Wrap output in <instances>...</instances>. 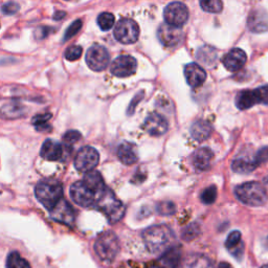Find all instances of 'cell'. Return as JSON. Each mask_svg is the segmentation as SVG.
<instances>
[{
    "instance_id": "1",
    "label": "cell",
    "mask_w": 268,
    "mask_h": 268,
    "mask_svg": "<svg viewBox=\"0 0 268 268\" xmlns=\"http://www.w3.org/2000/svg\"><path fill=\"white\" fill-rule=\"evenodd\" d=\"M107 189L103 177L97 171L86 173L82 180L70 186V197L82 208L95 207L96 201Z\"/></svg>"
},
{
    "instance_id": "2",
    "label": "cell",
    "mask_w": 268,
    "mask_h": 268,
    "mask_svg": "<svg viewBox=\"0 0 268 268\" xmlns=\"http://www.w3.org/2000/svg\"><path fill=\"white\" fill-rule=\"evenodd\" d=\"M145 245L152 254H165L172 248L174 233L167 225H154L147 228L142 233Z\"/></svg>"
},
{
    "instance_id": "3",
    "label": "cell",
    "mask_w": 268,
    "mask_h": 268,
    "mask_svg": "<svg viewBox=\"0 0 268 268\" xmlns=\"http://www.w3.org/2000/svg\"><path fill=\"white\" fill-rule=\"evenodd\" d=\"M35 194L43 207L50 212L63 198V187L55 179H45L36 185Z\"/></svg>"
},
{
    "instance_id": "4",
    "label": "cell",
    "mask_w": 268,
    "mask_h": 268,
    "mask_svg": "<svg viewBox=\"0 0 268 268\" xmlns=\"http://www.w3.org/2000/svg\"><path fill=\"white\" fill-rule=\"evenodd\" d=\"M238 199L249 207H261L268 199L267 191L263 184L256 181H249L241 184L235 190Z\"/></svg>"
},
{
    "instance_id": "5",
    "label": "cell",
    "mask_w": 268,
    "mask_h": 268,
    "mask_svg": "<svg viewBox=\"0 0 268 268\" xmlns=\"http://www.w3.org/2000/svg\"><path fill=\"white\" fill-rule=\"evenodd\" d=\"M94 208L104 213L110 223H117L125 215V205L115 197L113 192L108 187L96 201Z\"/></svg>"
},
{
    "instance_id": "6",
    "label": "cell",
    "mask_w": 268,
    "mask_h": 268,
    "mask_svg": "<svg viewBox=\"0 0 268 268\" xmlns=\"http://www.w3.org/2000/svg\"><path fill=\"white\" fill-rule=\"evenodd\" d=\"M94 252L104 263H111L120 252V241L112 231L101 234L94 243Z\"/></svg>"
},
{
    "instance_id": "7",
    "label": "cell",
    "mask_w": 268,
    "mask_h": 268,
    "mask_svg": "<svg viewBox=\"0 0 268 268\" xmlns=\"http://www.w3.org/2000/svg\"><path fill=\"white\" fill-rule=\"evenodd\" d=\"M114 38L123 44H133L138 40V24L130 18H123L114 28Z\"/></svg>"
},
{
    "instance_id": "8",
    "label": "cell",
    "mask_w": 268,
    "mask_h": 268,
    "mask_svg": "<svg viewBox=\"0 0 268 268\" xmlns=\"http://www.w3.org/2000/svg\"><path fill=\"white\" fill-rule=\"evenodd\" d=\"M73 152V149L65 146L63 142L52 139H46L41 147V156L51 162H64L67 160Z\"/></svg>"
},
{
    "instance_id": "9",
    "label": "cell",
    "mask_w": 268,
    "mask_h": 268,
    "mask_svg": "<svg viewBox=\"0 0 268 268\" xmlns=\"http://www.w3.org/2000/svg\"><path fill=\"white\" fill-rule=\"evenodd\" d=\"M110 61L109 52L103 45L93 44L86 52V63L93 71H102L107 68Z\"/></svg>"
},
{
    "instance_id": "10",
    "label": "cell",
    "mask_w": 268,
    "mask_h": 268,
    "mask_svg": "<svg viewBox=\"0 0 268 268\" xmlns=\"http://www.w3.org/2000/svg\"><path fill=\"white\" fill-rule=\"evenodd\" d=\"M100 154L92 147H84L80 150L75 158V167L80 172L88 173L99 165Z\"/></svg>"
},
{
    "instance_id": "11",
    "label": "cell",
    "mask_w": 268,
    "mask_h": 268,
    "mask_svg": "<svg viewBox=\"0 0 268 268\" xmlns=\"http://www.w3.org/2000/svg\"><path fill=\"white\" fill-rule=\"evenodd\" d=\"M164 17L167 24H170L172 26H176V28H180L189 18V10L184 3L175 1L169 3L165 11H164Z\"/></svg>"
},
{
    "instance_id": "12",
    "label": "cell",
    "mask_w": 268,
    "mask_h": 268,
    "mask_svg": "<svg viewBox=\"0 0 268 268\" xmlns=\"http://www.w3.org/2000/svg\"><path fill=\"white\" fill-rule=\"evenodd\" d=\"M136 60L131 56H120L115 59L110 67L111 74L119 78L132 76L136 71Z\"/></svg>"
},
{
    "instance_id": "13",
    "label": "cell",
    "mask_w": 268,
    "mask_h": 268,
    "mask_svg": "<svg viewBox=\"0 0 268 268\" xmlns=\"http://www.w3.org/2000/svg\"><path fill=\"white\" fill-rule=\"evenodd\" d=\"M182 31L180 28H176L170 24L164 23L158 28L157 37L163 45L167 47H174L180 43L182 39Z\"/></svg>"
},
{
    "instance_id": "14",
    "label": "cell",
    "mask_w": 268,
    "mask_h": 268,
    "mask_svg": "<svg viewBox=\"0 0 268 268\" xmlns=\"http://www.w3.org/2000/svg\"><path fill=\"white\" fill-rule=\"evenodd\" d=\"M49 213L53 220L64 223L66 225H73L76 220V213L73 207L64 198H62Z\"/></svg>"
},
{
    "instance_id": "15",
    "label": "cell",
    "mask_w": 268,
    "mask_h": 268,
    "mask_svg": "<svg viewBox=\"0 0 268 268\" xmlns=\"http://www.w3.org/2000/svg\"><path fill=\"white\" fill-rule=\"evenodd\" d=\"M247 28L256 34L268 31V13L264 8H254L247 19Z\"/></svg>"
},
{
    "instance_id": "16",
    "label": "cell",
    "mask_w": 268,
    "mask_h": 268,
    "mask_svg": "<svg viewBox=\"0 0 268 268\" xmlns=\"http://www.w3.org/2000/svg\"><path fill=\"white\" fill-rule=\"evenodd\" d=\"M144 128L150 135L162 136L168 131L169 124L163 115L153 112L148 115L144 124Z\"/></svg>"
},
{
    "instance_id": "17",
    "label": "cell",
    "mask_w": 268,
    "mask_h": 268,
    "mask_svg": "<svg viewBox=\"0 0 268 268\" xmlns=\"http://www.w3.org/2000/svg\"><path fill=\"white\" fill-rule=\"evenodd\" d=\"M247 61V56L244 50L240 48H234L228 51L223 57L222 63L224 67L229 71H238L242 68Z\"/></svg>"
},
{
    "instance_id": "18",
    "label": "cell",
    "mask_w": 268,
    "mask_h": 268,
    "mask_svg": "<svg viewBox=\"0 0 268 268\" xmlns=\"http://www.w3.org/2000/svg\"><path fill=\"white\" fill-rule=\"evenodd\" d=\"M184 77L191 87H199L207 80V73L198 64L190 63L184 67Z\"/></svg>"
},
{
    "instance_id": "19",
    "label": "cell",
    "mask_w": 268,
    "mask_h": 268,
    "mask_svg": "<svg viewBox=\"0 0 268 268\" xmlns=\"http://www.w3.org/2000/svg\"><path fill=\"white\" fill-rule=\"evenodd\" d=\"M178 268H214V265L207 256L193 254L186 256L179 263Z\"/></svg>"
},
{
    "instance_id": "20",
    "label": "cell",
    "mask_w": 268,
    "mask_h": 268,
    "mask_svg": "<svg viewBox=\"0 0 268 268\" xmlns=\"http://www.w3.org/2000/svg\"><path fill=\"white\" fill-rule=\"evenodd\" d=\"M180 253L178 248H171L164 254L157 262L150 265L148 268H175L179 262Z\"/></svg>"
},
{
    "instance_id": "21",
    "label": "cell",
    "mask_w": 268,
    "mask_h": 268,
    "mask_svg": "<svg viewBox=\"0 0 268 268\" xmlns=\"http://www.w3.org/2000/svg\"><path fill=\"white\" fill-rule=\"evenodd\" d=\"M118 157L122 162V164L126 166H132L138 160V155L136 153L135 146L129 144V142H124L118 150Z\"/></svg>"
},
{
    "instance_id": "22",
    "label": "cell",
    "mask_w": 268,
    "mask_h": 268,
    "mask_svg": "<svg viewBox=\"0 0 268 268\" xmlns=\"http://www.w3.org/2000/svg\"><path fill=\"white\" fill-rule=\"evenodd\" d=\"M214 159V153L210 148H201L195 152L193 155V164L198 170H207L211 167Z\"/></svg>"
},
{
    "instance_id": "23",
    "label": "cell",
    "mask_w": 268,
    "mask_h": 268,
    "mask_svg": "<svg viewBox=\"0 0 268 268\" xmlns=\"http://www.w3.org/2000/svg\"><path fill=\"white\" fill-rule=\"evenodd\" d=\"M213 131L212 125L204 120H199L193 124L191 127V134L194 139L198 141H203L208 139Z\"/></svg>"
},
{
    "instance_id": "24",
    "label": "cell",
    "mask_w": 268,
    "mask_h": 268,
    "mask_svg": "<svg viewBox=\"0 0 268 268\" xmlns=\"http://www.w3.org/2000/svg\"><path fill=\"white\" fill-rule=\"evenodd\" d=\"M256 104H258V100L255 90H243L236 96V105L241 110L252 108Z\"/></svg>"
},
{
    "instance_id": "25",
    "label": "cell",
    "mask_w": 268,
    "mask_h": 268,
    "mask_svg": "<svg viewBox=\"0 0 268 268\" xmlns=\"http://www.w3.org/2000/svg\"><path fill=\"white\" fill-rule=\"evenodd\" d=\"M258 166L256 165L255 160H251L248 158H237L231 164V169L236 173L240 174H247L253 172Z\"/></svg>"
},
{
    "instance_id": "26",
    "label": "cell",
    "mask_w": 268,
    "mask_h": 268,
    "mask_svg": "<svg viewBox=\"0 0 268 268\" xmlns=\"http://www.w3.org/2000/svg\"><path fill=\"white\" fill-rule=\"evenodd\" d=\"M0 112L5 119H18L25 113V108L18 103H11L5 104Z\"/></svg>"
},
{
    "instance_id": "27",
    "label": "cell",
    "mask_w": 268,
    "mask_h": 268,
    "mask_svg": "<svg viewBox=\"0 0 268 268\" xmlns=\"http://www.w3.org/2000/svg\"><path fill=\"white\" fill-rule=\"evenodd\" d=\"M6 268H32L30 263L19 253L12 252L6 259Z\"/></svg>"
},
{
    "instance_id": "28",
    "label": "cell",
    "mask_w": 268,
    "mask_h": 268,
    "mask_svg": "<svg viewBox=\"0 0 268 268\" xmlns=\"http://www.w3.org/2000/svg\"><path fill=\"white\" fill-rule=\"evenodd\" d=\"M197 57H198V60L200 62H202L203 64L210 65L215 62V60L217 58V52L215 49L210 47V46H204L199 49Z\"/></svg>"
},
{
    "instance_id": "29",
    "label": "cell",
    "mask_w": 268,
    "mask_h": 268,
    "mask_svg": "<svg viewBox=\"0 0 268 268\" xmlns=\"http://www.w3.org/2000/svg\"><path fill=\"white\" fill-rule=\"evenodd\" d=\"M51 119V113H43L36 115L33 118L32 123L38 131H46L51 129L48 125V121Z\"/></svg>"
},
{
    "instance_id": "30",
    "label": "cell",
    "mask_w": 268,
    "mask_h": 268,
    "mask_svg": "<svg viewBox=\"0 0 268 268\" xmlns=\"http://www.w3.org/2000/svg\"><path fill=\"white\" fill-rule=\"evenodd\" d=\"M225 246L227 249H229V252H233L234 249H242L243 244L241 243V233L238 230H234L228 235L226 241H225Z\"/></svg>"
},
{
    "instance_id": "31",
    "label": "cell",
    "mask_w": 268,
    "mask_h": 268,
    "mask_svg": "<svg viewBox=\"0 0 268 268\" xmlns=\"http://www.w3.org/2000/svg\"><path fill=\"white\" fill-rule=\"evenodd\" d=\"M115 18L111 13L105 12L99 15L97 17V24H99L100 29L102 31H109L113 28Z\"/></svg>"
},
{
    "instance_id": "32",
    "label": "cell",
    "mask_w": 268,
    "mask_h": 268,
    "mask_svg": "<svg viewBox=\"0 0 268 268\" xmlns=\"http://www.w3.org/2000/svg\"><path fill=\"white\" fill-rule=\"evenodd\" d=\"M202 10L208 13H220L222 11L223 3L220 0H203L200 1Z\"/></svg>"
},
{
    "instance_id": "33",
    "label": "cell",
    "mask_w": 268,
    "mask_h": 268,
    "mask_svg": "<svg viewBox=\"0 0 268 268\" xmlns=\"http://www.w3.org/2000/svg\"><path fill=\"white\" fill-rule=\"evenodd\" d=\"M82 138L81 133L76 130H70L66 132L63 136V144L67 146L68 148L73 149L74 146L77 144V142Z\"/></svg>"
},
{
    "instance_id": "34",
    "label": "cell",
    "mask_w": 268,
    "mask_h": 268,
    "mask_svg": "<svg viewBox=\"0 0 268 268\" xmlns=\"http://www.w3.org/2000/svg\"><path fill=\"white\" fill-rule=\"evenodd\" d=\"M217 198V187L211 185L205 189L201 194V200L205 204H212L216 201Z\"/></svg>"
},
{
    "instance_id": "35",
    "label": "cell",
    "mask_w": 268,
    "mask_h": 268,
    "mask_svg": "<svg viewBox=\"0 0 268 268\" xmlns=\"http://www.w3.org/2000/svg\"><path fill=\"white\" fill-rule=\"evenodd\" d=\"M156 211L164 216H170L173 215L176 212V205L171 201H163L159 202L156 207Z\"/></svg>"
},
{
    "instance_id": "36",
    "label": "cell",
    "mask_w": 268,
    "mask_h": 268,
    "mask_svg": "<svg viewBox=\"0 0 268 268\" xmlns=\"http://www.w3.org/2000/svg\"><path fill=\"white\" fill-rule=\"evenodd\" d=\"M200 234V227L196 223H192L189 226H186L182 231V238L185 241L194 240L196 237Z\"/></svg>"
},
{
    "instance_id": "37",
    "label": "cell",
    "mask_w": 268,
    "mask_h": 268,
    "mask_svg": "<svg viewBox=\"0 0 268 268\" xmlns=\"http://www.w3.org/2000/svg\"><path fill=\"white\" fill-rule=\"evenodd\" d=\"M82 52H83V49L81 46H79V45L69 46L65 51V58L68 61H75L82 56Z\"/></svg>"
},
{
    "instance_id": "38",
    "label": "cell",
    "mask_w": 268,
    "mask_h": 268,
    "mask_svg": "<svg viewBox=\"0 0 268 268\" xmlns=\"http://www.w3.org/2000/svg\"><path fill=\"white\" fill-rule=\"evenodd\" d=\"M82 28V21L81 20H76L74 21L73 23H71L69 25V28L67 29V31L65 32V35H64V38H63V41H67L69 39H71L74 37V36H76V34H78V32L81 30Z\"/></svg>"
},
{
    "instance_id": "39",
    "label": "cell",
    "mask_w": 268,
    "mask_h": 268,
    "mask_svg": "<svg viewBox=\"0 0 268 268\" xmlns=\"http://www.w3.org/2000/svg\"><path fill=\"white\" fill-rule=\"evenodd\" d=\"M255 93L258 100V104L268 105V85L261 86L255 89Z\"/></svg>"
},
{
    "instance_id": "40",
    "label": "cell",
    "mask_w": 268,
    "mask_h": 268,
    "mask_svg": "<svg viewBox=\"0 0 268 268\" xmlns=\"http://www.w3.org/2000/svg\"><path fill=\"white\" fill-rule=\"evenodd\" d=\"M255 163L257 166H260L262 164H265L268 162V146L261 148L257 152L255 157Z\"/></svg>"
},
{
    "instance_id": "41",
    "label": "cell",
    "mask_w": 268,
    "mask_h": 268,
    "mask_svg": "<svg viewBox=\"0 0 268 268\" xmlns=\"http://www.w3.org/2000/svg\"><path fill=\"white\" fill-rule=\"evenodd\" d=\"M19 10V4L16 2H6L1 6V11L5 15H13Z\"/></svg>"
},
{
    "instance_id": "42",
    "label": "cell",
    "mask_w": 268,
    "mask_h": 268,
    "mask_svg": "<svg viewBox=\"0 0 268 268\" xmlns=\"http://www.w3.org/2000/svg\"><path fill=\"white\" fill-rule=\"evenodd\" d=\"M142 96H144V93H137L135 96H134V99L132 100V102H131V104H130V106H129V110H128V114H132L133 113V111H134V109H135V107H136V105L139 103V101L142 99Z\"/></svg>"
},
{
    "instance_id": "43",
    "label": "cell",
    "mask_w": 268,
    "mask_h": 268,
    "mask_svg": "<svg viewBox=\"0 0 268 268\" xmlns=\"http://www.w3.org/2000/svg\"><path fill=\"white\" fill-rule=\"evenodd\" d=\"M50 31L51 30L49 28L44 26V28H40L37 32H36V36H37L38 39H44L50 33Z\"/></svg>"
},
{
    "instance_id": "44",
    "label": "cell",
    "mask_w": 268,
    "mask_h": 268,
    "mask_svg": "<svg viewBox=\"0 0 268 268\" xmlns=\"http://www.w3.org/2000/svg\"><path fill=\"white\" fill-rule=\"evenodd\" d=\"M65 16L64 12H57L55 15H53V19L55 20H61L62 18Z\"/></svg>"
},
{
    "instance_id": "45",
    "label": "cell",
    "mask_w": 268,
    "mask_h": 268,
    "mask_svg": "<svg viewBox=\"0 0 268 268\" xmlns=\"http://www.w3.org/2000/svg\"><path fill=\"white\" fill-rule=\"evenodd\" d=\"M261 268H268V264L267 265H263Z\"/></svg>"
}]
</instances>
